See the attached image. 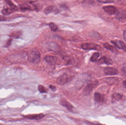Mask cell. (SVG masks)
<instances>
[{
    "label": "cell",
    "mask_w": 126,
    "mask_h": 125,
    "mask_svg": "<svg viewBox=\"0 0 126 125\" xmlns=\"http://www.w3.org/2000/svg\"><path fill=\"white\" fill-rule=\"evenodd\" d=\"M46 47L48 50L54 52H59L61 50L60 46L56 43L49 42L46 44Z\"/></svg>",
    "instance_id": "6da1fadb"
},
{
    "label": "cell",
    "mask_w": 126,
    "mask_h": 125,
    "mask_svg": "<svg viewBox=\"0 0 126 125\" xmlns=\"http://www.w3.org/2000/svg\"><path fill=\"white\" fill-rule=\"evenodd\" d=\"M81 47L83 49L85 50H96L101 51V48L100 45L97 44L91 43H83L81 45Z\"/></svg>",
    "instance_id": "7a4b0ae2"
},
{
    "label": "cell",
    "mask_w": 126,
    "mask_h": 125,
    "mask_svg": "<svg viewBox=\"0 0 126 125\" xmlns=\"http://www.w3.org/2000/svg\"><path fill=\"white\" fill-rule=\"evenodd\" d=\"M72 78V76H69L67 73H64L57 79V82L58 84L64 85L71 80Z\"/></svg>",
    "instance_id": "3957f363"
},
{
    "label": "cell",
    "mask_w": 126,
    "mask_h": 125,
    "mask_svg": "<svg viewBox=\"0 0 126 125\" xmlns=\"http://www.w3.org/2000/svg\"><path fill=\"white\" fill-rule=\"evenodd\" d=\"M98 82L96 81H93L89 83L84 88V94L85 96H88L92 92L93 89L97 86Z\"/></svg>",
    "instance_id": "277c9868"
},
{
    "label": "cell",
    "mask_w": 126,
    "mask_h": 125,
    "mask_svg": "<svg viewBox=\"0 0 126 125\" xmlns=\"http://www.w3.org/2000/svg\"><path fill=\"white\" fill-rule=\"evenodd\" d=\"M40 53L37 51H32L29 56V60L31 62L37 63L40 61Z\"/></svg>",
    "instance_id": "5b68a950"
},
{
    "label": "cell",
    "mask_w": 126,
    "mask_h": 125,
    "mask_svg": "<svg viewBox=\"0 0 126 125\" xmlns=\"http://www.w3.org/2000/svg\"><path fill=\"white\" fill-rule=\"evenodd\" d=\"M104 72L106 75H118L119 71L115 68L106 67L104 70Z\"/></svg>",
    "instance_id": "8992f818"
},
{
    "label": "cell",
    "mask_w": 126,
    "mask_h": 125,
    "mask_svg": "<svg viewBox=\"0 0 126 125\" xmlns=\"http://www.w3.org/2000/svg\"><path fill=\"white\" fill-rule=\"evenodd\" d=\"M116 18L122 23L126 21V11L124 10H120L116 14Z\"/></svg>",
    "instance_id": "52a82bcc"
},
{
    "label": "cell",
    "mask_w": 126,
    "mask_h": 125,
    "mask_svg": "<svg viewBox=\"0 0 126 125\" xmlns=\"http://www.w3.org/2000/svg\"><path fill=\"white\" fill-rule=\"evenodd\" d=\"M89 76L86 74H83L80 75L77 81L78 86H83L87 81L89 80Z\"/></svg>",
    "instance_id": "ba28073f"
},
{
    "label": "cell",
    "mask_w": 126,
    "mask_h": 125,
    "mask_svg": "<svg viewBox=\"0 0 126 125\" xmlns=\"http://www.w3.org/2000/svg\"><path fill=\"white\" fill-rule=\"evenodd\" d=\"M111 43L114 45L119 49H121L124 51L126 52V45L124 42L121 40H112Z\"/></svg>",
    "instance_id": "9c48e42d"
},
{
    "label": "cell",
    "mask_w": 126,
    "mask_h": 125,
    "mask_svg": "<svg viewBox=\"0 0 126 125\" xmlns=\"http://www.w3.org/2000/svg\"><path fill=\"white\" fill-rule=\"evenodd\" d=\"M103 9L110 15L114 14L117 11V8L113 6H105L103 7Z\"/></svg>",
    "instance_id": "30bf717a"
},
{
    "label": "cell",
    "mask_w": 126,
    "mask_h": 125,
    "mask_svg": "<svg viewBox=\"0 0 126 125\" xmlns=\"http://www.w3.org/2000/svg\"><path fill=\"white\" fill-rule=\"evenodd\" d=\"M44 116V115L43 114H30V115L24 116L25 118L30 120H38L43 118Z\"/></svg>",
    "instance_id": "8fae6325"
},
{
    "label": "cell",
    "mask_w": 126,
    "mask_h": 125,
    "mask_svg": "<svg viewBox=\"0 0 126 125\" xmlns=\"http://www.w3.org/2000/svg\"><path fill=\"white\" fill-rule=\"evenodd\" d=\"M44 59L47 63L51 65H55L57 64L58 60L57 57L53 56H47Z\"/></svg>",
    "instance_id": "7c38bea8"
},
{
    "label": "cell",
    "mask_w": 126,
    "mask_h": 125,
    "mask_svg": "<svg viewBox=\"0 0 126 125\" xmlns=\"http://www.w3.org/2000/svg\"><path fill=\"white\" fill-rule=\"evenodd\" d=\"M60 104L63 106L65 107L67 110L70 111H72L73 110V107L66 100L63 99L60 101Z\"/></svg>",
    "instance_id": "4fadbf2b"
},
{
    "label": "cell",
    "mask_w": 126,
    "mask_h": 125,
    "mask_svg": "<svg viewBox=\"0 0 126 125\" xmlns=\"http://www.w3.org/2000/svg\"><path fill=\"white\" fill-rule=\"evenodd\" d=\"M98 62L100 64H106L110 65H112L113 63L112 59L106 56H103L100 58L99 61Z\"/></svg>",
    "instance_id": "5bb4252c"
},
{
    "label": "cell",
    "mask_w": 126,
    "mask_h": 125,
    "mask_svg": "<svg viewBox=\"0 0 126 125\" xmlns=\"http://www.w3.org/2000/svg\"><path fill=\"white\" fill-rule=\"evenodd\" d=\"M57 11V9L56 7L54 6H49L47 7L44 9V12L46 14H50L51 12Z\"/></svg>",
    "instance_id": "9a60e30c"
},
{
    "label": "cell",
    "mask_w": 126,
    "mask_h": 125,
    "mask_svg": "<svg viewBox=\"0 0 126 125\" xmlns=\"http://www.w3.org/2000/svg\"><path fill=\"white\" fill-rule=\"evenodd\" d=\"M94 99L96 102L98 103H101L104 101V98L103 95L96 92L94 94Z\"/></svg>",
    "instance_id": "2e32d148"
},
{
    "label": "cell",
    "mask_w": 126,
    "mask_h": 125,
    "mask_svg": "<svg viewBox=\"0 0 126 125\" xmlns=\"http://www.w3.org/2000/svg\"><path fill=\"white\" fill-rule=\"evenodd\" d=\"M122 97H123V96L120 94H118V93H115L112 95V102H115L118 101L121 99H122Z\"/></svg>",
    "instance_id": "e0dca14e"
},
{
    "label": "cell",
    "mask_w": 126,
    "mask_h": 125,
    "mask_svg": "<svg viewBox=\"0 0 126 125\" xmlns=\"http://www.w3.org/2000/svg\"><path fill=\"white\" fill-rule=\"evenodd\" d=\"M100 55L101 54L100 53H98V52L94 53L91 57L90 60L93 62H95L97 61L98 59L100 57Z\"/></svg>",
    "instance_id": "ac0fdd59"
},
{
    "label": "cell",
    "mask_w": 126,
    "mask_h": 125,
    "mask_svg": "<svg viewBox=\"0 0 126 125\" xmlns=\"http://www.w3.org/2000/svg\"><path fill=\"white\" fill-rule=\"evenodd\" d=\"M105 48H106L107 50H109L113 52H115V51H116V50L115 49V48H114L112 45H111L109 44V43H104L103 44Z\"/></svg>",
    "instance_id": "d6986e66"
},
{
    "label": "cell",
    "mask_w": 126,
    "mask_h": 125,
    "mask_svg": "<svg viewBox=\"0 0 126 125\" xmlns=\"http://www.w3.org/2000/svg\"><path fill=\"white\" fill-rule=\"evenodd\" d=\"M6 1V2L7 3L9 6L10 9H12L13 10L15 11H17V7L15 4H14L12 1L9 0Z\"/></svg>",
    "instance_id": "ffe728a7"
},
{
    "label": "cell",
    "mask_w": 126,
    "mask_h": 125,
    "mask_svg": "<svg viewBox=\"0 0 126 125\" xmlns=\"http://www.w3.org/2000/svg\"><path fill=\"white\" fill-rule=\"evenodd\" d=\"M13 11H14L10 8H7L4 9L2 10V13L4 15H8L12 13Z\"/></svg>",
    "instance_id": "44dd1931"
},
{
    "label": "cell",
    "mask_w": 126,
    "mask_h": 125,
    "mask_svg": "<svg viewBox=\"0 0 126 125\" xmlns=\"http://www.w3.org/2000/svg\"><path fill=\"white\" fill-rule=\"evenodd\" d=\"M20 9L22 10H31V7L29 5L27 4H21L19 6Z\"/></svg>",
    "instance_id": "7402d4cb"
},
{
    "label": "cell",
    "mask_w": 126,
    "mask_h": 125,
    "mask_svg": "<svg viewBox=\"0 0 126 125\" xmlns=\"http://www.w3.org/2000/svg\"><path fill=\"white\" fill-rule=\"evenodd\" d=\"M49 26L51 30L53 31H56L58 29V26L55 23H49Z\"/></svg>",
    "instance_id": "603a6c76"
},
{
    "label": "cell",
    "mask_w": 126,
    "mask_h": 125,
    "mask_svg": "<svg viewBox=\"0 0 126 125\" xmlns=\"http://www.w3.org/2000/svg\"><path fill=\"white\" fill-rule=\"evenodd\" d=\"M38 89L40 92L42 93H47V90L43 86L41 85H39L38 87Z\"/></svg>",
    "instance_id": "cb8c5ba5"
},
{
    "label": "cell",
    "mask_w": 126,
    "mask_h": 125,
    "mask_svg": "<svg viewBox=\"0 0 126 125\" xmlns=\"http://www.w3.org/2000/svg\"><path fill=\"white\" fill-rule=\"evenodd\" d=\"M121 70H122L123 74L126 76V63L124 64L123 67H122Z\"/></svg>",
    "instance_id": "d4e9b609"
},
{
    "label": "cell",
    "mask_w": 126,
    "mask_h": 125,
    "mask_svg": "<svg viewBox=\"0 0 126 125\" xmlns=\"http://www.w3.org/2000/svg\"><path fill=\"white\" fill-rule=\"evenodd\" d=\"M49 88L51 89L52 90L54 91H55L56 90V88L54 86H52V85H50L49 86Z\"/></svg>",
    "instance_id": "484cf974"
},
{
    "label": "cell",
    "mask_w": 126,
    "mask_h": 125,
    "mask_svg": "<svg viewBox=\"0 0 126 125\" xmlns=\"http://www.w3.org/2000/svg\"><path fill=\"white\" fill-rule=\"evenodd\" d=\"M6 17L4 16L0 15V21H4L6 20Z\"/></svg>",
    "instance_id": "4316f807"
},
{
    "label": "cell",
    "mask_w": 126,
    "mask_h": 125,
    "mask_svg": "<svg viewBox=\"0 0 126 125\" xmlns=\"http://www.w3.org/2000/svg\"><path fill=\"white\" fill-rule=\"evenodd\" d=\"M98 1L100 2H102L103 3H112L113 2V1Z\"/></svg>",
    "instance_id": "83f0119b"
},
{
    "label": "cell",
    "mask_w": 126,
    "mask_h": 125,
    "mask_svg": "<svg viewBox=\"0 0 126 125\" xmlns=\"http://www.w3.org/2000/svg\"><path fill=\"white\" fill-rule=\"evenodd\" d=\"M12 39H10L9 40L8 42H7V46H9L11 45V43H12Z\"/></svg>",
    "instance_id": "f1b7e54d"
},
{
    "label": "cell",
    "mask_w": 126,
    "mask_h": 125,
    "mask_svg": "<svg viewBox=\"0 0 126 125\" xmlns=\"http://www.w3.org/2000/svg\"><path fill=\"white\" fill-rule=\"evenodd\" d=\"M123 37L124 40L126 42V30L124 31L123 32Z\"/></svg>",
    "instance_id": "f546056e"
},
{
    "label": "cell",
    "mask_w": 126,
    "mask_h": 125,
    "mask_svg": "<svg viewBox=\"0 0 126 125\" xmlns=\"http://www.w3.org/2000/svg\"><path fill=\"white\" fill-rule=\"evenodd\" d=\"M123 86L126 89V80L124 81L123 82Z\"/></svg>",
    "instance_id": "4dcf8cb0"
}]
</instances>
